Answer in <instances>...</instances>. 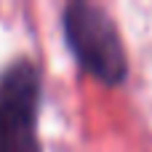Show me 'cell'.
<instances>
[{"mask_svg": "<svg viewBox=\"0 0 152 152\" xmlns=\"http://www.w3.org/2000/svg\"><path fill=\"white\" fill-rule=\"evenodd\" d=\"M64 35L75 59L86 72L118 86L126 80V51L110 13L94 3H69L64 8Z\"/></svg>", "mask_w": 152, "mask_h": 152, "instance_id": "obj_1", "label": "cell"}, {"mask_svg": "<svg viewBox=\"0 0 152 152\" xmlns=\"http://www.w3.org/2000/svg\"><path fill=\"white\" fill-rule=\"evenodd\" d=\"M37 75L27 61L0 77V152H40L35 134Z\"/></svg>", "mask_w": 152, "mask_h": 152, "instance_id": "obj_2", "label": "cell"}]
</instances>
